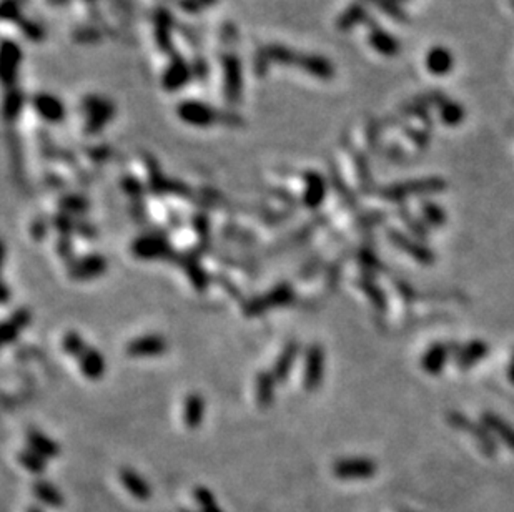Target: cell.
Listing matches in <instances>:
<instances>
[{
	"mask_svg": "<svg viewBox=\"0 0 514 512\" xmlns=\"http://www.w3.org/2000/svg\"><path fill=\"white\" fill-rule=\"evenodd\" d=\"M448 421H449V424L454 426L456 429L471 434L473 438L478 441L479 446H481L483 451L486 454L496 453V444H494L493 436H491V433H489L488 428L484 424L481 426V424L474 423V421H471L469 418H466V416H463L459 413H449L448 414Z\"/></svg>",
	"mask_w": 514,
	"mask_h": 512,
	"instance_id": "10",
	"label": "cell"
},
{
	"mask_svg": "<svg viewBox=\"0 0 514 512\" xmlns=\"http://www.w3.org/2000/svg\"><path fill=\"white\" fill-rule=\"evenodd\" d=\"M58 207L63 213H68L72 215V217H75V215L87 213L90 208V202L85 197H82V195L68 193L63 195V197L58 200Z\"/></svg>",
	"mask_w": 514,
	"mask_h": 512,
	"instance_id": "31",
	"label": "cell"
},
{
	"mask_svg": "<svg viewBox=\"0 0 514 512\" xmlns=\"http://www.w3.org/2000/svg\"><path fill=\"white\" fill-rule=\"evenodd\" d=\"M57 253L62 260H67V261L73 260L72 237H68V235H60V238L57 240Z\"/></svg>",
	"mask_w": 514,
	"mask_h": 512,
	"instance_id": "43",
	"label": "cell"
},
{
	"mask_svg": "<svg viewBox=\"0 0 514 512\" xmlns=\"http://www.w3.org/2000/svg\"><path fill=\"white\" fill-rule=\"evenodd\" d=\"M25 441H27V448L35 451V453L40 454L47 461L58 458L60 453H62L57 441L38 429H29L27 434H25Z\"/></svg>",
	"mask_w": 514,
	"mask_h": 512,
	"instance_id": "19",
	"label": "cell"
},
{
	"mask_svg": "<svg viewBox=\"0 0 514 512\" xmlns=\"http://www.w3.org/2000/svg\"><path fill=\"white\" fill-rule=\"evenodd\" d=\"M168 351V341L165 336L157 333H148L137 336L125 344V354L128 358L143 359V358H158Z\"/></svg>",
	"mask_w": 514,
	"mask_h": 512,
	"instance_id": "6",
	"label": "cell"
},
{
	"mask_svg": "<svg viewBox=\"0 0 514 512\" xmlns=\"http://www.w3.org/2000/svg\"><path fill=\"white\" fill-rule=\"evenodd\" d=\"M299 351H302V346H299L297 339H292L288 341L278 353L272 368L278 384H284L289 379V374H292L294 364H297L298 361Z\"/></svg>",
	"mask_w": 514,
	"mask_h": 512,
	"instance_id": "14",
	"label": "cell"
},
{
	"mask_svg": "<svg viewBox=\"0 0 514 512\" xmlns=\"http://www.w3.org/2000/svg\"><path fill=\"white\" fill-rule=\"evenodd\" d=\"M118 479L122 483L123 489L132 496L133 499L137 501H148L152 498V486L148 484V481L140 476L137 471L132 468H122L118 471Z\"/></svg>",
	"mask_w": 514,
	"mask_h": 512,
	"instance_id": "16",
	"label": "cell"
},
{
	"mask_svg": "<svg viewBox=\"0 0 514 512\" xmlns=\"http://www.w3.org/2000/svg\"><path fill=\"white\" fill-rule=\"evenodd\" d=\"M108 270V261L100 253H88L73 258L67 265V275L73 281H92L103 276Z\"/></svg>",
	"mask_w": 514,
	"mask_h": 512,
	"instance_id": "5",
	"label": "cell"
},
{
	"mask_svg": "<svg viewBox=\"0 0 514 512\" xmlns=\"http://www.w3.org/2000/svg\"><path fill=\"white\" fill-rule=\"evenodd\" d=\"M2 57H4V65H2L4 80H7L9 78L7 75L15 73V68H17V65L20 62V52H19V48L15 47V43H10V42L4 43Z\"/></svg>",
	"mask_w": 514,
	"mask_h": 512,
	"instance_id": "37",
	"label": "cell"
},
{
	"mask_svg": "<svg viewBox=\"0 0 514 512\" xmlns=\"http://www.w3.org/2000/svg\"><path fill=\"white\" fill-rule=\"evenodd\" d=\"M359 22H368V14L366 9H364L361 4H354L353 7H349L346 12L341 15V19H339V27L351 29Z\"/></svg>",
	"mask_w": 514,
	"mask_h": 512,
	"instance_id": "34",
	"label": "cell"
},
{
	"mask_svg": "<svg viewBox=\"0 0 514 512\" xmlns=\"http://www.w3.org/2000/svg\"><path fill=\"white\" fill-rule=\"evenodd\" d=\"M34 108L37 110V113L47 122H60L63 118L65 110L63 103L60 102L57 97L48 93H37L34 97Z\"/></svg>",
	"mask_w": 514,
	"mask_h": 512,
	"instance_id": "23",
	"label": "cell"
},
{
	"mask_svg": "<svg viewBox=\"0 0 514 512\" xmlns=\"http://www.w3.org/2000/svg\"><path fill=\"white\" fill-rule=\"evenodd\" d=\"M451 348H449L448 344H443V343H436L433 346H429L426 353L423 354L421 358V368L424 373L428 374H439L441 371L444 369V366H446V361L449 358V351Z\"/></svg>",
	"mask_w": 514,
	"mask_h": 512,
	"instance_id": "24",
	"label": "cell"
},
{
	"mask_svg": "<svg viewBox=\"0 0 514 512\" xmlns=\"http://www.w3.org/2000/svg\"><path fill=\"white\" fill-rule=\"evenodd\" d=\"M78 222L80 220L73 218L72 215L62 212L52 218V227L57 230V232H60V235H68L70 237L72 233H77Z\"/></svg>",
	"mask_w": 514,
	"mask_h": 512,
	"instance_id": "38",
	"label": "cell"
},
{
	"mask_svg": "<svg viewBox=\"0 0 514 512\" xmlns=\"http://www.w3.org/2000/svg\"><path fill=\"white\" fill-rule=\"evenodd\" d=\"M188 67L187 65H177V63H172V67H170L167 70V73H165L163 77V83L165 87H167L168 90H177L178 87H182L183 80L188 77Z\"/></svg>",
	"mask_w": 514,
	"mask_h": 512,
	"instance_id": "35",
	"label": "cell"
},
{
	"mask_svg": "<svg viewBox=\"0 0 514 512\" xmlns=\"http://www.w3.org/2000/svg\"><path fill=\"white\" fill-rule=\"evenodd\" d=\"M32 309L27 308V306H20V308L15 309L2 324L4 344H14L19 339V336L22 334V331L27 329L30 323H32Z\"/></svg>",
	"mask_w": 514,
	"mask_h": 512,
	"instance_id": "15",
	"label": "cell"
},
{
	"mask_svg": "<svg viewBox=\"0 0 514 512\" xmlns=\"http://www.w3.org/2000/svg\"><path fill=\"white\" fill-rule=\"evenodd\" d=\"M130 253L133 258L142 261H158V260H177L178 253H175L172 245L165 235L158 232H148L140 235L130 245Z\"/></svg>",
	"mask_w": 514,
	"mask_h": 512,
	"instance_id": "2",
	"label": "cell"
},
{
	"mask_svg": "<svg viewBox=\"0 0 514 512\" xmlns=\"http://www.w3.org/2000/svg\"><path fill=\"white\" fill-rule=\"evenodd\" d=\"M371 2L376 4V7L381 10V12L386 14L388 17L396 20V22L408 24V15L401 7H399L396 0H371Z\"/></svg>",
	"mask_w": 514,
	"mask_h": 512,
	"instance_id": "39",
	"label": "cell"
},
{
	"mask_svg": "<svg viewBox=\"0 0 514 512\" xmlns=\"http://www.w3.org/2000/svg\"><path fill=\"white\" fill-rule=\"evenodd\" d=\"M193 501L200 508H207V506L217 504V498H215L213 491L208 489L207 486H198L193 489Z\"/></svg>",
	"mask_w": 514,
	"mask_h": 512,
	"instance_id": "41",
	"label": "cell"
},
{
	"mask_svg": "<svg viewBox=\"0 0 514 512\" xmlns=\"http://www.w3.org/2000/svg\"><path fill=\"white\" fill-rule=\"evenodd\" d=\"M421 212L424 215V220L426 223L431 225V227H443L446 223V212L439 207V205L433 202H424L421 205Z\"/></svg>",
	"mask_w": 514,
	"mask_h": 512,
	"instance_id": "36",
	"label": "cell"
},
{
	"mask_svg": "<svg viewBox=\"0 0 514 512\" xmlns=\"http://www.w3.org/2000/svg\"><path fill=\"white\" fill-rule=\"evenodd\" d=\"M198 512H223V509L220 508L218 503L217 504H212V506H207V508H200Z\"/></svg>",
	"mask_w": 514,
	"mask_h": 512,
	"instance_id": "49",
	"label": "cell"
},
{
	"mask_svg": "<svg viewBox=\"0 0 514 512\" xmlns=\"http://www.w3.org/2000/svg\"><path fill=\"white\" fill-rule=\"evenodd\" d=\"M177 263L182 265V268L185 270V275H187L190 281H192V286L195 290L200 291V293L207 291L208 285H210V276L207 275V271L203 270L202 263H200L198 253L178 255Z\"/></svg>",
	"mask_w": 514,
	"mask_h": 512,
	"instance_id": "17",
	"label": "cell"
},
{
	"mask_svg": "<svg viewBox=\"0 0 514 512\" xmlns=\"http://www.w3.org/2000/svg\"><path fill=\"white\" fill-rule=\"evenodd\" d=\"M205 414H207V401L202 393H188L183 398L182 404V423L187 429L195 431L203 424Z\"/></svg>",
	"mask_w": 514,
	"mask_h": 512,
	"instance_id": "12",
	"label": "cell"
},
{
	"mask_svg": "<svg viewBox=\"0 0 514 512\" xmlns=\"http://www.w3.org/2000/svg\"><path fill=\"white\" fill-rule=\"evenodd\" d=\"M439 110V118L444 125L448 127H458L459 123L464 120V108L458 102H453V100H444V102L438 107Z\"/></svg>",
	"mask_w": 514,
	"mask_h": 512,
	"instance_id": "30",
	"label": "cell"
},
{
	"mask_svg": "<svg viewBox=\"0 0 514 512\" xmlns=\"http://www.w3.org/2000/svg\"><path fill=\"white\" fill-rule=\"evenodd\" d=\"M178 117L193 127H210L218 120V112L202 102H182L177 108Z\"/></svg>",
	"mask_w": 514,
	"mask_h": 512,
	"instance_id": "11",
	"label": "cell"
},
{
	"mask_svg": "<svg viewBox=\"0 0 514 512\" xmlns=\"http://www.w3.org/2000/svg\"><path fill=\"white\" fill-rule=\"evenodd\" d=\"M324 369H327V354H324L323 344L312 343L307 346L303 356V388L308 393H314L322 388L324 379Z\"/></svg>",
	"mask_w": 514,
	"mask_h": 512,
	"instance_id": "4",
	"label": "cell"
},
{
	"mask_svg": "<svg viewBox=\"0 0 514 512\" xmlns=\"http://www.w3.org/2000/svg\"><path fill=\"white\" fill-rule=\"evenodd\" d=\"M47 232H48V223L45 218L35 220V222L32 223V227H30V233H32V237L35 240H43Z\"/></svg>",
	"mask_w": 514,
	"mask_h": 512,
	"instance_id": "45",
	"label": "cell"
},
{
	"mask_svg": "<svg viewBox=\"0 0 514 512\" xmlns=\"http://www.w3.org/2000/svg\"><path fill=\"white\" fill-rule=\"evenodd\" d=\"M77 233L82 235L83 238H95V237H97V230H95L93 225L83 222V220H80V222H78Z\"/></svg>",
	"mask_w": 514,
	"mask_h": 512,
	"instance_id": "48",
	"label": "cell"
},
{
	"mask_svg": "<svg viewBox=\"0 0 514 512\" xmlns=\"http://www.w3.org/2000/svg\"><path fill=\"white\" fill-rule=\"evenodd\" d=\"M32 493L35 496V499H37L40 504L47 506V508L58 509L65 504V498H63L62 491H60L55 484L50 483V481L43 479V478H38L34 481Z\"/></svg>",
	"mask_w": 514,
	"mask_h": 512,
	"instance_id": "21",
	"label": "cell"
},
{
	"mask_svg": "<svg viewBox=\"0 0 514 512\" xmlns=\"http://www.w3.org/2000/svg\"><path fill=\"white\" fill-rule=\"evenodd\" d=\"M193 228L200 242H205V240L210 238V230H212V225H210V218L207 213L200 212L193 215Z\"/></svg>",
	"mask_w": 514,
	"mask_h": 512,
	"instance_id": "40",
	"label": "cell"
},
{
	"mask_svg": "<svg viewBox=\"0 0 514 512\" xmlns=\"http://www.w3.org/2000/svg\"><path fill=\"white\" fill-rule=\"evenodd\" d=\"M359 288L363 290V293L368 296V299L371 301V304L376 308L378 311H384L388 306V301L384 298V293L381 291V288L374 283V281L369 278V276H364V278L359 280Z\"/></svg>",
	"mask_w": 514,
	"mask_h": 512,
	"instance_id": "32",
	"label": "cell"
},
{
	"mask_svg": "<svg viewBox=\"0 0 514 512\" xmlns=\"http://www.w3.org/2000/svg\"><path fill=\"white\" fill-rule=\"evenodd\" d=\"M77 364L80 373L88 381H100L105 376V371H107V359H105L102 351L95 348V346H88L78 356Z\"/></svg>",
	"mask_w": 514,
	"mask_h": 512,
	"instance_id": "13",
	"label": "cell"
},
{
	"mask_svg": "<svg viewBox=\"0 0 514 512\" xmlns=\"http://www.w3.org/2000/svg\"><path fill=\"white\" fill-rule=\"evenodd\" d=\"M122 185H123L125 193H127L128 197L133 200V202H138V200L143 197V193H145L143 192V185L140 183L135 177H125Z\"/></svg>",
	"mask_w": 514,
	"mask_h": 512,
	"instance_id": "42",
	"label": "cell"
},
{
	"mask_svg": "<svg viewBox=\"0 0 514 512\" xmlns=\"http://www.w3.org/2000/svg\"><path fill=\"white\" fill-rule=\"evenodd\" d=\"M369 24V34H368V39H369V43H371V47L376 50L378 53L381 55H386V57H393V55H396L399 52V42L396 39L393 37L391 34L388 32V30H384L381 25L374 24V22H368Z\"/></svg>",
	"mask_w": 514,
	"mask_h": 512,
	"instance_id": "20",
	"label": "cell"
},
{
	"mask_svg": "<svg viewBox=\"0 0 514 512\" xmlns=\"http://www.w3.org/2000/svg\"><path fill=\"white\" fill-rule=\"evenodd\" d=\"M389 242H391L394 247L398 250H401L403 253H406L408 256H411L414 261L421 265H433L436 261V256L429 250L428 247H424L423 243H419L418 240H414L409 235L398 232V230H389L388 233Z\"/></svg>",
	"mask_w": 514,
	"mask_h": 512,
	"instance_id": "9",
	"label": "cell"
},
{
	"mask_svg": "<svg viewBox=\"0 0 514 512\" xmlns=\"http://www.w3.org/2000/svg\"><path fill=\"white\" fill-rule=\"evenodd\" d=\"M17 461L25 471H29V473L38 476V478H42L45 471H47V459L35 453V451L27 448V446H25L24 449L19 451Z\"/></svg>",
	"mask_w": 514,
	"mask_h": 512,
	"instance_id": "27",
	"label": "cell"
},
{
	"mask_svg": "<svg viewBox=\"0 0 514 512\" xmlns=\"http://www.w3.org/2000/svg\"><path fill=\"white\" fill-rule=\"evenodd\" d=\"M215 280H217L218 283L222 285V288H223L225 291H228L230 295H233V296H238V295H240V296H242V291L238 290V286H235V283H233L232 280L228 278V276L217 275V276H215Z\"/></svg>",
	"mask_w": 514,
	"mask_h": 512,
	"instance_id": "46",
	"label": "cell"
},
{
	"mask_svg": "<svg viewBox=\"0 0 514 512\" xmlns=\"http://www.w3.org/2000/svg\"><path fill=\"white\" fill-rule=\"evenodd\" d=\"M294 290L288 283H278L273 286L268 293L262 296H255L243 303V313L248 318H257L267 313L272 308H283V306H289L294 303Z\"/></svg>",
	"mask_w": 514,
	"mask_h": 512,
	"instance_id": "3",
	"label": "cell"
},
{
	"mask_svg": "<svg viewBox=\"0 0 514 512\" xmlns=\"http://www.w3.org/2000/svg\"><path fill=\"white\" fill-rule=\"evenodd\" d=\"M303 180V193H302V203L303 207L308 210H318L322 207L324 198H327L328 183L327 178L322 173L314 172V170H307L302 173Z\"/></svg>",
	"mask_w": 514,
	"mask_h": 512,
	"instance_id": "8",
	"label": "cell"
},
{
	"mask_svg": "<svg viewBox=\"0 0 514 512\" xmlns=\"http://www.w3.org/2000/svg\"><path fill=\"white\" fill-rule=\"evenodd\" d=\"M488 351H489V348H488V344L484 343V341H481V339L469 341L468 344H464V346H461V348H458L456 354H454V356H456L458 368H461V369L473 368L474 364L486 358Z\"/></svg>",
	"mask_w": 514,
	"mask_h": 512,
	"instance_id": "22",
	"label": "cell"
},
{
	"mask_svg": "<svg viewBox=\"0 0 514 512\" xmlns=\"http://www.w3.org/2000/svg\"><path fill=\"white\" fill-rule=\"evenodd\" d=\"M278 381L272 369H262L255 378V398L259 409H269L274 401V388Z\"/></svg>",
	"mask_w": 514,
	"mask_h": 512,
	"instance_id": "18",
	"label": "cell"
},
{
	"mask_svg": "<svg viewBox=\"0 0 514 512\" xmlns=\"http://www.w3.org/2000/svg\"><path fill=\"white\" fill-rule=\"evenodd\" d=\"M110 117H112V108L108 107V103H93L92 108H90V118L87 122L88 133H97Z\"/></svg>",
	"mask_w": 514,
	"mask_h": 512,
	"instance_id": "33",
	"label": "cell"
},
{
	"mask_svg": "<svg viewBox=\"0 0 514 512\" xmlns=\"http://www.w3.org/2000/svg\"><path fill=\"white\" fill-rule=\"evenodd\" d=\"M333 474L341 481H358L368 479L376 474V463L373 459L363 458V456H353V458L336 459L331 466Z\"/></svg>",
	"mask_w": 514,
	"mask_h": 512,
	"instance_id": "7",
	"label": "cell"
},
{
	"mask_svg": "<svg viewBox=\"0 0 514 512\" xmlns=\"http://www.w3.org/2000/svg\"><path fill=\"white\" fill-rule=\"evenodd\" d=\"M508 376H509V381H511V384H514V356H513V361H511V364H509V369H508Z\"/></svg>",
	"mask_w": 514,
	"mask_h": 512,
	"instance_id": "51",
	"label": "cell"
},
{
	"mask_svg": "<svg viewBox=\"0 0 514 512\" xmlns=\"http://www.w3.org/2000/svg\"><path fill=\"white\" fill-rule=\"evenodd\" d=\"M401 217H403L404 225H406L408 230L414 235V237H419V238H426V237H428V232H426V230H424L423 225L419 223V222H416V220H413L411 215H409V213L406 212V210H403Z\"/></svg>",
	"mask_w": 514,
	"mask_h": 512,
	"instance_id": "44",
	"label": "cell"
},
{
	"mask_svg": "<svg viewBox=\"0 0 514 512\" xmlns=\"http://www.w3.org/2000/svg\"><path fill=\"white\" fill-rule=\"evenodd\" d=\"M359 261H361V265L364 266V270L366 271H374V266L378 265V260L376 256H374L371 252H368V250H363L361 253H359Z\"/></svg>",
	"mask_w": 514,
	"mask_h": 512,
	"instance_id": "47",
	"label": "cell"
},
{
	"mask_svg": "<svg viewBox=\"0 0 514 512\" xmlns=\"http://www.w3.org/2000/svg\"><path fill=\"white\" fill-rule=\"evenodd\" d=\"M7 301H9V285L4 283L2 285V303L7 304Z\"/></svg>",
	"mask_w": 514,
	"mask_h": 512,
	"instance_id": "50",
	"label": "cell"
},
{
	"mask_svg": "<svg viewBox=\"0 0 514 512\" xmlns=\"http://www.w3.org/2000/svg\"><path fill=\"white\" fill-rule=\"evenodd\" d=\"M60 348H62L63 353L70 356V358L77 359L78 356L88 348V344H87V341L83 339V336L78 333V331L68 329L67 333H63V336H62Z\"/></svg>",
	"mask_w": 514,
	"mask_h": 512,
	"instance_id": "29",
	"label": "cell"
},
{
	"mask_svg": "<svg viewBox=\"0 0 514 512\" xmlns=\"http://www.w3.org/2000/svg\"><path fill=\"white\" fill-rule=\"evenodd\" d=\"M223 75H225V90L228 87V95H237L240 88V63L235 55H225L223 57Z\"/></svg>",
	"mask_w": 514,
	"mask_h": 512,
	"instance_id": "28",
	"label": "cell"
},
{
	"mask_svg": "<svg viewBox=\"0 0 514 512\" xmlns=\"http://www.w3.org/2000/svg\"><path fill=\"white\" fill-rule=\"evenodd\" d=\"M424 63H426L429 73L436 75V77H444V75H448L454 67V57L448 48L433 47L426 53Z\"/></svg>",
	"mask_w": 514,
	"mask_h": 512,
	"instance_id": "25",
	"label": "cell"
},
{
	"mask_svg": "<svg viewBox=\"0 0 514 512\" xmlns=\"http://www.w3.org/2000/svg\"><path fill=\"white\" fill-rule=\"evenodd\" d=\"M27 512H43L40 508H37V506H30V508L27 509Z\"/></svg>",
	"mask_w": 514,
	"mask_h": 512,
	"instance_id": "52",
	"label": "cell"
},
{
	"mask_svg": "<svg viewBox=\"0 0 514 512\" xmlns=\"http://www.w3.org/2000/svg\"><path fill=\"white\" fill-rule=\"evenodd\" d=\"M446 190V182L443 178L429 177L419 180H409V182L393 183L384 187L379 195L386 202H404L409 197H428V195H436Z\"/></svg>",
	"mask_w": 514,
	"mask_h": 512,
	"instance_id": "1",
	"label": "cell"
},
{
	"mask_svg": "<svg viewBox=\"0 0 514 512\" xmlns=\"http://www.w3.org/2000/svg\"><path fill=\"white\" fill-rule=\"evenodd\" d=\"M483 424L486 426L491 434L501 439L509 449L514 451V428L508 421H504L501 416L494 413H484L483 414Z\"/></svg>",
	"mask_w": 514,
	"mask_h": 512,
	"instance_id": "26",
	"label": "cell"
}]
</instances>
